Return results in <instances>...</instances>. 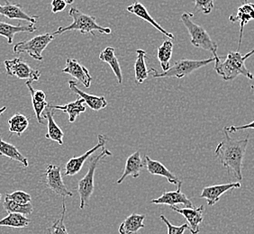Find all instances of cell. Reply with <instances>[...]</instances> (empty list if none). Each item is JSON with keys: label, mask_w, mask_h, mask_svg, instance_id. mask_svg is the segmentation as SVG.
<instances>
[{"label": "cell", "mask_w": 254, "mask_h": 234, "mask_svg": "<svg viewBox=\"0 0 254 234\" xmlns=\"http://www.w3.org/2000/svg\"><path fill=\"white\" fill-rule=\"evenodd\" d=\"M35 25L29 24L27 25H13L0 21V36L7 40V44L13 43L14 36L18 33H34L36 31Z\"/></svg>", "instance_id": "obj_21"}, {"label": "cell", "mask_w": 254, "mask_h": 234, "mask_svg": "<svg viewBox=\"0 0 254 234\" xmlns=\"http://www.w3.org/2000/svg\"><path fill=\"white\" fill-rule=\"evenodd\" d=\"M0 156L6 157L12 161H18L22 166L27 168L29 166L28 160L25 158L16 147L2 140L0 134Z\"/></svg>", "instance_id": "obj_25"}, {"label": "cell", "mask_w": 254, "mask_h": 234, "mask_svg": "<svg viewBox=\"0 0 254 234\" xmlns=\"http://www.w3.org/2000/svg\"><path fill=\"white\" fill-rule=\"evenodd\" d=\"M55 35L54 34H41L32 39L19 42L13 47V53L15 54H27L31 58L42 61L44 59L43 52L46 49L51 42L54 41Z\"/></svg>", "instance_id": "obj_7"}, {"label": "cell", "mask_w": 254, "mask_h": 234, "mask_svg": "<svg viewBox=\"0 0 254 234\" xmlns=\"http://www.w3.org/2000/svg\"><path fill=\"white\" fill-rule=\"evenodd\" d=\"M67 5L68 4L66 3L65 0H53L52 1V12L54 14L62 12L66 8Z\"/></svg>", "instance_id": "obj_36"}, {"label": "cell", "mask_w": 254, "mask_h": 234, "mask_svg": "<svg viewBox=\"0 0 254 234\" xmlns=\"http://www.w3.org/2000/svg\"><path fill=\"white\" fill-rule=\"evenodd\" d=\"M173 52V44L171 40H166L157 50V56L161 64L162 71H166L171 68V57Z\"/></svg>", "instance_id": "obj_28"}, {"label": "cell", "mask_w": 254, "mask_h": 234, "mask_svg": "<svg viewBox=\"0 0 254 234\" xmlns=\"http://www.w3.org/2000/svg\"><path fill=\"white\" fill-rule=\"evenodd\" d=\"M195 9L200 11L205 15H209L215 7L214 0H194Z\"/></svg>", "instance_id": "obj_35"}, {"label": "cell", "mask_w": 254, "mask_h": 234, "mask_svg": "<svg viewBox=\"0 0 254 234\" xmlns=\"http://www.w3.org/2000/svg\"><path fill=\"white\" fill-rule=\"evenodd\" d=\"M45 176V184L48 188L54 192L55 194L61 195L63 197H72L73 193L68 190L67 186L64 184L61 168L57 165L50 164L46 168L44 173Z\"/></svg>", "instance_id": "obj_9"}, {"label": "cell", "mask_w": 254, "mask_h": 234, "mask_svg": "<svg viewBox=\"0 0 254 234\" xmlns=\"http://www.w3.org/2000/svg\"><path fill=\"white\" fill-rule=\"evenodd\" d=\"M66 1V3L68 4V5H70V4H72L74 2V0H65Z\"/></svg>", "instance_id": "obj_40"}, {"label": "cell", "mask_w": 254, "mask_h": 234, "mask_svg": "<svg viewBox=\"0 0 254 234\" xmlns=\"http://www.w3.org/2000/svg\"><path fill=\"white\" fill-rule=\"evenodd\" d=\"M5 197L8 198L10 200L14 201L16 204H19V205H27L32 201L31 195L24 191H15L11 194H5Z\"/></svg>", "instance_id": "obj_33"}, {"label": "cell", "mask_w": 254, "mask_h": 234, "mask_svg": "<svg viewBox=\"0 0 254 234\" xmlns=\"http://www.w3.org/2000/svg\"><path fill=\"white\" fill-rule=\"evenodd\" d=\"M0 15H3L9 19L26 21L29 24L35 25L37 23L38 16H32L25 13L19 4H11L7 0H5V5H0Z\"/></svg>", "instance_id": "obj_16"}, {"label": "cell", "mask_w": 254, "mask_h": 234, "mask_svg": "<svg viewBox=\"0 0 254 234\" xmlns=\"http://www.w3.org/2000/svg\"><path fill=\"white\" fill-rule=\"evenodd\" d=\"M225 129L229 133L238 132V131H243V130H248V129H254V121L250 122L248 124H245V125H241V126L233 125V126L225 127Z\"/></svg>", "instance_id": "obj_37"}, {"label": "cell", "mask_w": 254, "mask_h": 234, "mask_svg": "<svg viewBox=\"0 0 254 234\" xmlns=\"http://www.w3.org/2000/svg\"><path fill=\"white\" fill-rule=\"evenodd\" d=\"M254 19V4L249 3L247 0H245V3L240 5L237 9V13L231 15L229 16V21L232 23L239 22L240 34L239 40H238V51L241 48L242 42H243V36H244V30L245 25H247L251 20Z\"/></svg>", "instance_id": "obj_13"}, {"label": "cell", "mask_w": 254, "mask_h": 234, "mask_svg": "<svg viewBox=\"0 0 254 234\" xmlns=\"http://www.w3.org/2000/svg\"><path fill=\"white\" fill-rule=\"evenodd\" d=\"M68 15L72 17L73 22L65 27L60 26L58 29L53 33L55 36L68 31H79L81 34H90L92 36H96L94 31H98L101 34H110L112 33V30L109 27H103L98 25L95 16L84 14L75 7H71L69 9Z\"/></svg>", "instance_id": "obj_3"}, {"label": "cell", "mask_w": 254, "mask_h": 234, "mask_svg": "<svg viewBox=\"0 0 254 234\" xmlns=\"http://www.w3.org/2000/svg\"><path fill=\"white\" fill-rule=\"evenodd\" d=\"M3 207L7 212V214H20L28 216L34 212V206L31 203L27 205H19L6 197H5V200L3 202Z\"/></svg>", "instance_id": "obj_31"}, {"label": "cell", "mask_w": 254, "mask_h": 234, "mask_svg": "<svg viewBox=\"0 0 254 234\" xmlns=\"http://www.w3.org/2000/svg\"><path fill=\"white\" fill-rule=\"evenodd\" d=\"M225 137L216 147L215 155L227 173L237 180H243V162L249 143V134L245 139L234 140L224 129Z\"/></svg>", "instance_id": "obj_1"}, {"label": "cell", "mask_w": 254, "mask_h": 234, "mask_svg": "<svg viewBox=\"0 0 254 234\" xmlns=\"http://www.w3.org/2000/svg\"><path fill=\"white\" fill-rule=\"evenodd\" d=\"M8 125H9V132L12 134L15 133L20 137L29 126V121H28V118L25 116L17 113L8 120Z\"/></svg>", "instance_id": "obj_30"}, {"label": "cell", "mask_w": 254, "mask_h": 234, "mask_svg": "<svg viewBox=\"0 0 254 234\" xmlns=\"http://www.w3.org/2000/svg\"><path fill=\"white\" fill-rule=\"evenodd\" d=\"M5 70L8 76L16 77L19 79H28L32 82L38 81L41 72L38 69L31 68L28 64L24 62L20 58L6 59L4 61Z\"/></svg>", "instance_id": "obj_8"}, {"label": "cell", "mask_w": 254, "mask_h": 234, "mask_svg": "<svg viewBox=\"0 0 254 234\" xmlns=\"http://www.w3.org/2000/svg\"><path fill=\"white\" fill-rule=\"evenodd\" d=\"M44 119H47L48 126H47V133L45 134V138L52 140L54 142H58L60 145L64 144V132L58 126L54 119V109L46 110L44 115Z\"/></svg>", "instance_id": "obj_23"}, {"label": "cell", "mask_w": 254, "mask_h": 234, "mask_svg": "<svg viewBox=\"0 0 254 234\" xmlns=\"http://www.w3.org/2000/svg\"><path fill=\"white\" fill-rule=\"evenodd\" d=\"M69 89L72 92L77 94L79 98H83L84 102L88 105L89 108L94 111H99L108 107V101L105 97H98L93 95H88L87 93L80 90L77 86V82L75 80H69L68 82Z\"/></svg>", "instance_id": "obj_18"}, {"label": "cell", "mask_w": 254, "mask_h": 234, "mask_svg": "<svg viewBox=\"0 0 254 234\" xmlns=\"http://www.w3.org/2000/svg\"><path fill=\"white\" fill-rule=\"evenodd\" d=\"M144 162L147 171L152 175L161 176H164L169 183L173 185H178L179 180L175 176L171 173V171L167 169L160 161H153L149 156L144 157Z\"/></svg>", "instance_id": "obj_20"}, {"label": "cell", "mask_w": 254, "mask_h": 234, "mask_svg": "<svg viewBox=\"0 0 254 234\" xmlns=\"http://www.w3.org/2000/svg\"><path fill=\"white\" fill-rule=\"evenodd\" d=\"M5 110H6V107H4V108H0V116L3 114V113L5 112Z\"/></svg>", "instance_id": "obj_39"}, {"label": "cell", "mask_w": 254, "mask_h": 234, "mask_svg": "<svg viewBox=\"0 0 254 234\" xmlns=\"http://www.w3.org/2000/svg\"><path fill=\"white\" fill-rule=\"evenodd\" d=\"M144 167H145V162L142 161L140 151H135L134 153H132V155L127 158L125 171L123 172L122 176L117 182V184L118 185L122 184L124 180L129 176L133 178L139 177L141 171L143 170Z\"/></svg>", "instance_id": "obj_17"}, {"label": "cell", "mask_w": 254, "mask_h": 234, "mask_svg": "<svg viewBox=\"0 0 254 234\" xmlns=\"http://www.w3.org/2000/svg\"><path fill=\"white\" fill-rule=\"evenodd\" d=\"M65 197H63V213L59 219L56 220L53 225L49 227L47 231L49 234H69L68 230L64 224L65 215H66V203H65Z\"/></svg>", "instance_id": "obj_32"}, {"label": "cell", "mask_w": 254, "mask_h": 234, "mask_svg": "<svg viewBox=\"0 0 254 234\" xmlns=\"http://www.w3.org/2000/svg\"><path fill=\"white\" fill-rule=\"evenodd\" d=\"M212 62H215V57L200 59V60L184 58V59H180L178 61H175L174 64L171 66V68L166 71L159 72L154 68H151L150 72H152L153 78H177L181 79L190 74L193 73L196 69L205 67Z\"/></svg>", "instance_id": "obj_5"}, {"label": "cell", "mask_w": 254, "mask_h": 234, "mask_svg": "<svg viewBox=\"0 0 254 234\" xmlns=\"http://www.w3.org/2000/svg\"><path fill=\"white\" fill-rule=\"evenodd\" d=\"M160 219L166 225L167 228H168V234H184L187 230L189 229L188 224H183L181 226L171 225L170 221L167 219L163 215H160Z\"/></svg>", "instance_id": "obj_34"}, {"label": "cell", "mask_w": 254, "mask_h": 234, "mask_svg": "<svg viewBox=\"0 0 254 234\" xmlns=\"http://www.w3.org/2000/svg\"><path fill=\"white\" fill-rule=\"evenodd\" d=\"M83 98L78 97L76 101L68 103L64 106H50L49 105L48 107L54 110H61L63 112L66 113L68 116V121L74 122L81 113L86 112V108L83 106Z\"/></svg>", "instance_id": "obj_26"}, {"label": "cell", "mask_w": 254, "mask_h": 234, "mask_svg": "<svg viewBox=\"0 0 254 234\" xmlns=\"http://www.w3.org/2000/svg\"><path fill=\"white\" fill-rule=\"evenodd\" d=\"M245 60L244 55L240 52L229 53L225 60L217 55L215 57V70L225 81L233 80L240 75L248 79H254V75L245 66Z\"/></svg>", "instance_id": "obj_2"}, {"label": "cell", "mask_w": 254, "mask_h": 234, "mask_svg": "<svg viewBox=\"0 0 254 234\" xmlns=\"http://www.w3.org/2000/svg\"><path fill=\"white\" fill-rule=\"evenodd\" d=\"M31 224V220L25 215L20 214H8L4 219L0 220V227H10V228H26Z\"/></svg>", "instance_id": "obj_29"}, {"label": "cell", "mask_w": 254, "mask_h": 234, "mask_svg": "<svg viewBox=\"0 0 254 234\" xmlns=\"http://www.w3.org/2000/svg\"><path fill=\"white\" fill-rule=\"evenodd\" d=\"M137 58L134 62V74H135V82L142 84L148 78L150 70L147 68L145 63L146 52L143 50L138 49L136 51Z\"/></svg>", "instance_id": "obj_27"}, {"label": "cell", "mask_w": 254, "mask_h": 234, "mask_svg": "<svg viewBox=\"0 0 254 234\" xmlns=\"http://www.w3.org/2000/svg\"><path fill=\"white\" fill-rule=\"evenodd\" d=\"M127 10L129 13L136 15L139 18L144 20L145 22L149 23L150 25H152L154 28H156L159 32H161V34H164L167 37L171 38V40L175 39V36L173 34L170 33V32H168L166 30L163 29L162 26L159 25L156 21L152 18L151 15L149 14V12L147 11L146 7L142 5V3L134 2L132 5L127 6Z\"/></svg>", "instance_id": "obj_19"}, {"label": "cell", "mask_w": 254, "mask_h": 234, "mask_svg": "<svg viewBox=\"0 0 254 234\" xmlns=\"http://www.w3.org/2000/svg\"><path fill=\"white\" fill-rule=\"evenodd\" d=\"M171 209L178 214H181L188 222L189 230L192 234H197L199 233V225L203 222V213L205 211L204 205L198 207H185L179 208L175 205L171 206Z\"/></svg>", "instance_id": "obj_11"}, {"label": "cell", "mask_w": 254, "mask_h": 234, "mask_svg": "<svg viewBox=\"0 0 254 234\" xmlns=\"http://www.w3.org/2000/svg\"><path fill=\"white\" fill-rule=\"evenodd\" d=\"M194 15L185 12L181 15V21L185 25L189 34L190 35V43L195 48H200L207 52H210L214 57L217 56L218 45L211 39L209 34L201 25H196L192 21Z\"/></svg>", "instance_id": "obj_4"}, {"label": "cell", "mask_w": 254, "mask_h": 234, "mask_svg": "<svg viewBox=\"0 0 254 234\" xmlns=\"http://www.w3.org/2000/svg\"><path fill=\"white\" fill-rule=\"evenodd\" d=\"M240 182H233L228 184H222V185H210L206 186L201 192L200 198H204L207 202V205H215L218 201L220 200L221 196L225 194L226 192L241 188Z\"/></svg>", "instance_id": "obj_14"}, {"label": "cell", "mask_w": 254, "mask_h": 234, "mask_svg": "<svg viewBox=\"0 0 254 234\" xmlns=\"http://www.w3.org/2000/svg\"><path fill=\"white\" fill-rule=\"evenodd\" d=\"M254 49L252 50V51H251V52H249V53H248V54H245V56H244V57H245V59H247V58H250V57H251V56H252V55H254Z\"/></svg>", "instance_id": "obj_38"}, {"label": "cell", "mask_w": 254, "mask_h": 234, "mask_svg": "<svg viewBox=\"0 0 254 234\" xmlns=\"http://www.w3.org/2000/svg\"><path fill=\"white\" fill-rule=\"evenodd\" d=\"M105 156H112V152L108 149H103L102 151L98 155L94 157L93 159L91 160L89 163V167H88V172L78 182L77 190L79 195V208L80 209L85 208L87 203L93 194L94 189H95V185H94L95 172L98 168L99 161Z\"/></svg>", "instance_id": "obj_6"}, {"label": "cell", "mask_w": 254, "mask_h": 234, "mask_svg": "<svg viewBox=\"0 0 254 234\" xmlns=\"http://www.w3.org/2000/svg\"><path fill=\"white\" fill-rule=\"evenodd\" d=\"M182 181H180L178 184V188L175 191L167 192L164 191L162 195L156 199H152V204L155 205H166L173 206L175 205H185V207H193V204L190 199L181 191Z\"/></svg>", "instance_id": "obj_12"}, {"label": "cell", "mask_w": 254, "mask_h": 234, "mask_svg": "<svg viewBox=\"0 0 254 234\" xmlns=\"http://www.w3.org/2000/svg\"><path fill=\"white\" fill-rule=\"evenodd\" d=\"M63 72L72 76L82 84L85 88H88L91 85L92 77L89 74L88 68L79 63L75 58H67L66 67L63 69Z\"/></svg>", "instance_id": "obj_15"}, {"label": "cell", "mask_w": 254, "mask_h": 234, "mask_svg": "<svg viewBox=\"0 0 254 234\" xmlns=\"http://www.w3.org/2000/svg\"><path fill=\"white\" fill-rule=\"evenodd\" d=\"M0 199H1V194H0Z\"/></svg>", "instance_id": "obj_41"}, {"label": "cell", "mask_w": 254, "mask_h": 234, "mask_svg": "<svg viewBox=\"0 0 254 234\" xmlns=\"http://www.w3.org/2000/svg\"><path fill=\"white\" fill-rule=\"evenodd\" d=\"M98 142L96 146L93 147L92 149L88 150L86 153H84L83 155L79 157H73L71 158L69 161L66 163L65 165V173L64 175L67 176H71L78 174L79 171H81L84 163L88 160L89 157L91 156L96 151H98L99 149H101L105 146V144L108 142L107 137L103 134H98Z\"/></svg>", "instance_id": "obj_10"}, {"label": "cell", "mask_w": 254, "mask_h": 234, "mask_svg": "<svg viewBox=\"0 0 254 234\" xmlns=\"http://www.w3.org/2000/svg\"><path fill=\"white\" fill-rule=\"evenodd\" d=\"M145 215L132 214L127 217V219L123 221L122 224L119 226L118 232L120 234H135L139 230L144 228Z\"/></svg>", "instance_id": "obj_22"}, {"label": "cell", "mask_w": 254, "mask_h": 234, "mask_svg": "<svg viewBox=\"0 0 254 234\" xmlns=\"http://www.w3.org/2000/svg\"><path fill=\"white\" fill-rule=\"evenodd\" d=\"M98 58L104 62L109 64L110 68H112L113 72L117 77L118 84L122 83V70H121V67H120L119 61H118V57L116 55L115 49L113 47H107L106 49L103 50L102 52L100 53Z\"/></svg>", "instance_id": "obj_24"}]
</instances>
